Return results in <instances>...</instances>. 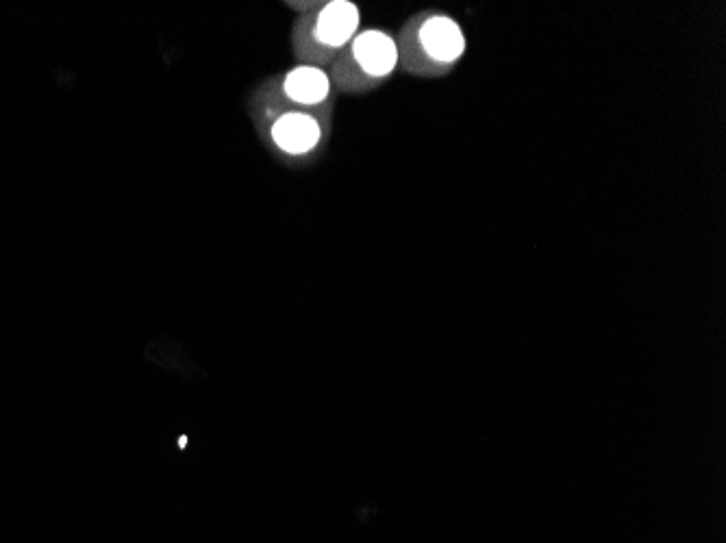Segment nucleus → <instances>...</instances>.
I'll return each instance as SVG.
<instances>
[{"instance_id":"obj_1","label":"nucleus","mask_w":726,"mask_h":543,"mask_svg":"<svg viewBox=\"0 0 726 543\" xmlns=\"http://www.w3.org/2000/svg\"><path fill=\"white\" fill-rule=\"evenodd\" d=\"M396 37L398 68L416 79H444L468 50L461 24L442 9H422L400 24Z\"/></svg>"},{"instance_id":"obj_2","label":"nucleus","mask_w":726,"mask_h":543,"mask_svg":"<svg viewBox=\"0 0 726 543\" xmlns=\"http://www.w3.org/2000/svg\"><path fill=\"white\" fill-rule=\"evenodd\" d=\"M261 146L287 168H307L327 153L333 118L277 105L246 103Z\"/></svg>"},{"instance_id":"obj_3","label":"nucleus","mask_w":726,"mask_h":543,"mask_svg":"<svg viewBox=\"0 0 726 543\" xmlns=\"http://www.w3.org/2000/svg\"><path fill=\"white\" fill-rule=\"evenodd\" d=\"M359 29L361 9L353 0H320L314 9L294 20L292 55L296 63L329 70Z\"/></svg>"},{"instance_id":"obj_4","label":"nucleus","mask_w":726,"mask_h":543,"mask_svg":"<svg viewBox=\"0 0 726 543\" xmlns=\"http://www.w3.org/2000/svg\"><path fill=\"white\" fill-rule=\"evenodd\" d=\"M398 70L396 37L379 27L359 29L353 40L331 63L333 90L363 96L379 90Z\"/></svg>"},{"instance_id":"obj_5","label":"nucleus","mask_w":726,"mask_h":543,"mask_svg":"<svg viewBox=\"0 0 726 543\" xmlns=\"http://www.w3.org/2000/svg\"><path fill=\"white\" fill-rule=\"evenodd\" d=\"M335 96L337 92L333 90L329 70L294 63L287 70L270 74L268 79L259 81L248 100L250 103L290 107L333 118Z\"/></svg>"},{"instance_id":"obj_6","label":"nucleus","mask_w":726,"mask_h":543,"mask_svg":"<svg viewBox=\"0 0 726 543\" xmlns=\"http://www.w3.org/2000/svg\"><path fill=\"white\" fill-rule=\"evenodd\" d=\"M318 3L320 0H311V3H285V5L294 11H300V16H303V14H307V11L314 9Z\"/></svg>"}]
</instances>
